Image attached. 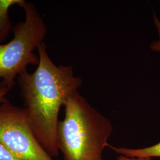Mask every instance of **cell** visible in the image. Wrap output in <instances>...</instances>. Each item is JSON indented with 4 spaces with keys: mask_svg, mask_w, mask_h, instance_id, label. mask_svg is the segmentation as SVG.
Listing matches in <instances>:
<instances>
[{
    "mask_svg": "<svg viewBox=\"0 0 160 160\" xmlns=\"http://www.w3.org/2000/svg\"><path fill=\"white\" fill-rule=\"evenodd\" d=\"M39 61L32 73L28 70L17 78L20 96L30 127L41 146L51 157L59 154V113L71 95L82 86L70 65H57L43 42L38 48Z\"/></svg>",
    "mask_w": 160,
    "mask_h": 160,
    "instance_id": "cell-1",
    "label": "cell"
},
{
    "mask_svg": "<svg viewBox=\"0 0 160 160\" xmlns=\"http://www.w3.org/2000/svg\"><path fill=\"white\" fill-rule=\"evenodd\" d=\"M65 118L58 128L59 150L64 160H103L113 131L110 120L78 92L64 103Z\"/></svg>",
    "mask_w": 160,
    "mask_h": 160,
    "instance_id": "cell-2",
    "label": "cell"
},
{
    "mask_svg": "<svg viewBox=\"0 0 160 160\" xmlns=\"http://www.w3.org/2000/svg\"><path fill=\"white\" fill-rule=\"evenodd\" d=\"M23 9L25 20L12 28V40L0 44V86L9 89L29 65H38L39 56L34 51L47 33L45 23L34 4L27 1Z\"/></svg>",
    "mask_w": 160,
    "mask_h": 160,
    "instance_id": "cell-3",
    "label": "cell"
},
{
    "mask_svg": "<svg viewBox=\"0 0 160 160\" xmlns=\"http://www.w3.org/2000/svg\"><path fill=\"white\" fill-rule=\"evenodd\" d=\"M0 143L19 160H53L30 127L26 109L8 100L0 104Z\"/></svg>",
    "mask_w": 160,
    "mask_h": 160,
    "instance_id": "cell-4",
    "label": "cell"
},
{
    "mask_svg": "<svg viewBox=\"0 0 160 160\" xmlns=\"http://www.w3.org/2000/svg\"><path fill=\"white\" fill-rule=\"evenodd\" d=\"M25 0H0V44L7 39L12 29V23L9 16V10L14 6L23 8Z\"/></svg>",
    "mask_w": 160,
    "mask_h": 160,
    "instance_id": "cell-5",
    "label": "cell"
},
{
    "mask_svg": "<svg viewBox=\"0 0 160 160\" xmlns=\"http://www.w3.org/2000/svg\"><path fill=\"white\" fill-rule=\"evenodd\" d=\"M118 154L125 155L129 157H143V158H160V142L154 145L143 148L132 149L124 147H114L109 146Z\"/></svg>",
    "mask_w": 160,
    "mask_h": 160,
    "instance_id": "cell-6",
    "label": "cell"
},
{
    "mask_svg": "<svg viewBox=\"0 0 160 160\" xmlns=\"http://www.w3.org/2000/svg\"><path fill=\"white\" fill-rule=\"evenodd\" d=\"M154 18V23L155 27L157 29V33L158 34V39L154 41L150 46L151 49L152 51L160 53V21L158 18L157 17L155 14L153 16Z\"/></svg>",
    "mask_w": 160,
    "mask_h": 160,
    "instance_id": "cell-7",
    "label": "cell"
},
{
    "mask_svg": "<svg viewBox=\"0 0 160 160\" xmlns=\"http://www.w3.org/2000/svg\"><path fill=\"white\" fill-rule=\"evenodd\" d=\"M0 160H19L0 143Z\"/></svg>",
    "mask_w": 160,
    "mask_h": 160,
    "instance_id": "cell-8",
    "label": "cell"
},
{
    "mask_svg": "<svg viewBox=\"0 0 160 160\" xmlns=\"http://www.w3.org/2000/svg\"><path fill=\"white\" fill-rule=\"evenodd\" d=\"M10 89L5 86H0V104L4 103L8 99L7 95Z\"/></svg>",
    "mask_w": 160,
    "mask_h": 160,
    "instance_id": "cell-9",
    "label": "cell"
},
{
    "mask_svg": "<svg viewBox=\"0 0 160 160\" xmlns=\"http://www.w3.org/2000/svg\"><path fill=\"white\" fill-rule=\"evenodd\" d=\"M118 160H151L152 158L147 157V158H143V157H129L125 155H121L118 157Z\"/></svg>",
    "mask_w": 160,
    "mask_h": 160,
    "instance_id": "cell-10",
    "label": "cell"
}]
</instances>
